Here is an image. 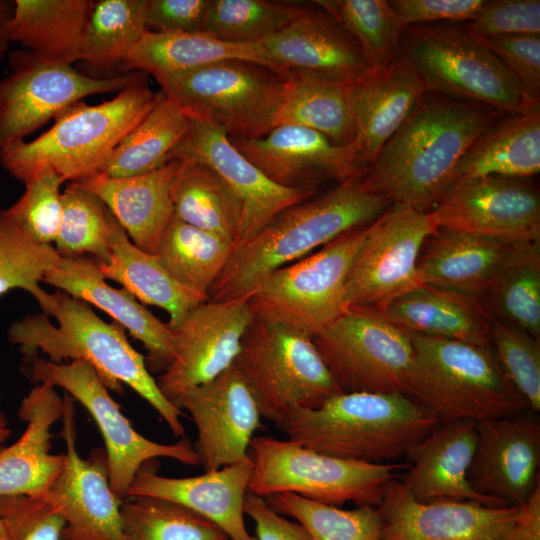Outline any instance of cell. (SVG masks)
I'll return each mask as SVG.
<instances>
[{"instance_id": "1", "label": "cell", "mask_w": 540, "mask_h": 540, "mask_svg": "<svg viewBox=\"0 0 540 540\" xmlns=\"http://www.w3.org/2000/svg\"><path fill=\"white\" fill-rule=\"evenodd\" d=\"M500 111L426 92L359 174L363 186L391 204L429 212L453 182L473 142L499 120Z\"/></svg>"}, {"instance_id": "2", "label": "cell", "mask_w": 540, "mask_h": 540, "mask_svg": "<svg viewBox=\"0 0 540 540\" xmlns=\"http://www.w3.org/2000/svg\"><path fill=\"white\" fill-rule=\"evenodd\" d=\"M34 299L43 313L27 315L8 329V340L26 361L39 352L54 363L82 360L109 390L122 393L123 384L129 386L157 411L174 436H184L182 410L163 395L124 328L105 322L88 303L60 290L43 289Z\"/></svg>"}, {"instance_id": "3", "label": "cell", "mask_w": 540, "mask_h": 540, "mask_svg": "<svg viewBox=\"0 0 540 540\" xmlns=\"http://www.w3.org/2000/svg\"><path fill=\"white\" fill-rule=\"evenodd\" d=\"M359 174L284 209L255 236L236 244L209 291L210 300L249 296L273 271L377 219L391 203L368 191Z\"/></svg>"}, {"instance_id": "4", "label": "cell", "mask_w": 540, "mask_h": 540, "mask_svg": "<svg viewBox=\"0 0 540 540\" xmlns=\"http://www.w3.org/2000/svg\"><path fill=\"white\" fill-rule=\"evenodd\" d=\"M402 393L340 392L292 411L276 427L307 448L369 463H393L439 423Z\"/></svg>"}, {"instance_id": "5", "label": "cell", "mask_w": 540, "mask_h": 540, "mask_svg": "<svg viewBox=\"0 0 540 540\" xmlns=\"http://www.w3.org/2000/svg\"><path fill=\"white\" fill-rule=\"evenodd\" d=\"M161 96L140 77L111 100L97 105L76 102L32 141L19 140L0 151V163L25 183L50 169L65 181L79 182L102 171L121 140Z\"/></svg>"}, {"instance_id": "6", "label": "cell", "mask_w": 540, "mask_h": 540, "mask_svg": "<svg viewBox=\"0 0 540 540\" xmlns=\"http://www.w3.org/2000/svg\"><path fill=\"white\" fill-rule=\"evenodd\" d=\"M409 335L414 357L406 395L432 411L440 422H481L528 410L490 346Z\"/></svg>"}, {"instance_id": "7", "label": "cell", "mask_w": 540, "mask_h": 540, "mask_svg": "<svg viewBox=\"0 0 540 540\" xmlns=\"http://www.w3.org/2000/svg\"><path fill=\"white\" fill-rule=\"evenodd\" d=\"M249 449V493L263 498L292 493L335 506H378L386 485L408 465L343 459L272 436L254 437Z\"/></svg>"}, {"instance_id": "8", "label": "cell", "mask_w": 540, "mask_h": 540, "mask_svg": "<svg viewBox=\"0 0 540 540\" xmlns=\"http://www.w3.org/2000/svg\"><path fill=\"white\" fill-rule=\"evenodd\" d=\"M234 364L262 418L275 424L294 410L315 407L341 392L312 337L259 317L248 326Z\"/></svg>"}, {"instance_id": "9", "label": "cell", "mask_w": 540, "mask_h": 540, "mask_svg": "<svg viewBox=\"0 0 540 540\" xmlns=\"http://www.w3.org/2000/svg\"><path fill=\"white\" fill-rule=\"evenodd\" d=\"M155 79L190 118L214 125L231 139H256L273 128L282 79L266 66L225 60Z\"/></svg>"}, {"instance_id": "10", "label": "cell", "mask_w": 540, "mask_h": 540, "mask_svg": "<svg viewBox=\"0 0 540 540\" xmlns=\"http://www.w3.org/2000/svg\"><path fill=\"white\" fill-rule=\"evenodd\" d=\"M367 226L267 275L248 296L253 315L312 338L321 332L348 309L346 277Z\"/></svg>"}, {"instance_id": "11", "label": "cell", "mask_w": 540, "mask_h": 540, "mask_svg": "<svg viewBox=\"0 0 540 540\" xmlns=\"http://www.w3.org/2000/svg\"><path fill=\"white\" fill-rule=\"evenodd\" d=\"M406 58L426 92L466 98L500 112L530 109L522 90L500 60L464 28L412 25L405 28Z\"/></svg>"}, {"instance_id": "12", "label": "cell", "mask_w": 540, "mask_h": 540, "mask_svg": "<svg viewBox=\"0 0 540 540\" xmlns=\"http://www.w3.org/2000/svg\"><path fill=\"white\" fill-rule=\"evenodd\" d=\"M312 339L341 392L406 394L411 338L378 308L349 307Z\"/></svg>"}, {"instance_id": "13", "label": "cell", "mask_w": 540, "mask_h": 540, "mask_svg": "<svg viewBox=\"0 0 540 540\" xmlns=\"http://www.w3.org/2000/svg\"><path fill=\"white\" fill-rule=\"evenodd\" d=\"M28 362H31L28 375L33 382L64 389L90 413L105 443L110 486L121 501L128 498L129 487L138 471L152 459L164 457L191 466L200 464L188 439L162 444L136 431L96 371L86 362L54 363L42 357Z\"/></svg>"}, {"instance_id": "14", "label": "cell", "mask_w": 540, "mask_h": 540, "mask_svg": "<svg viewBox=\"0 0 540 540\" xmlns=\"http://www.w3.org/2000/svg\"><path fill=\"white\" fill-rule=\"evenodd\" d=\"M9 65L10 73L0 80V151L85 97L119 92L140 77L138 72L91 77L27 49L11 52Z\"/></svg>"}, {"instance_id": "15", "label": "cell", "mask_w": 540, "mask_h": 540, "mask_svg": "<svg viewBox=\"0 0 540 540\" xmlns=\"http://www.w3.org/2000/svg\"><path fill=\"white\" fill-rule=\"evenodd\" d=\"M437 229L428 212L392 203L367 226L345 282L349 307H382L421 286L417 260Z\"/></svg>"}, {"instance_id": "16", "label": "cell", "mask_w": 540, "mask_h": 540, "mask_svg": "<svg viewBox=\"0 0 540 540\" xmlns=\"http://www.w3.org/2000/svg\"><path fill=\"white\" fill-rule=\"evenodd\" d=\"M175 159L193 160L207 166L224 184L239 210L236 244L249 240L281 211L317 192V188H287L274 183L222 130L196 118H190L188 131L170 153L168 162Z\"/></svg>"}, {"instance_id": "17", "label": "cell", "mask_w": 540, "mask_h": 540, "mask_svg": "<svg viewBox=\"0 0 540 540\" xmlns=\"http://www.w3.org/2000/svg\"><path fill=\"white\" fill-rule=\"evenodd\" d=\"M248 296L202 302L172 329L174 356L156 379L163 395L172 400L230 368L253 320Z\"/></svg>"}, {"instance_id": "18", "label": "cell", "mask_w": 540, "mask_h": 540, "mask_svg": "<svg viewBox=\"0 0 540 540\" xmlns=\"http://www.w3.org/2000/svg\"><path fill=\"white\" fill-rule=\"evenodd\" d=\"M65 465L43 497L65 520L63 540H122L121 501L113 492L104 450L87 459L76 448L74 399L63 396Z\"/></svg>"}, {"instance_id": "19", "label": "cell", "mask_w": 540, "mask_h": 540, "mask_svg": "<svg viewBox=\"0 0 540 540\" xmlns=\"http://www.w3.org/2000/svg\"><path fill=\"white\" fill-rule=\"evenodd\" d=\"M428 213L437 228L540 241V196L522 179L489 176L454 182Z\"/></svg>"}, {"instance_id": "20", "label": "cell", "mask_w": 540, "mask_h": 540, "mask_svg": "<svg viewBox=\"0 0 540 540\" xmlns=\"http://www.w3.org/2000/svg\"><path fill=\"white\" fill-rule=\"evenodd\" d=\"M172 403L186 410L197 429L194 446L205 471L238 463L250 456L261 413L245 378L233 364L214 379L191 388Z\"/></svg>"}, {"instance_id": "21", "label": "cell", "mask_w": 540, "mask_h": 540, "mask_svg": "<svg viewBox=\"0 0 540 540\" xmlns=\"http://www.w3.org/2000/svg\"><path fill=\"white\" fill-rule=\"evenodd\" d=\"M468 471L473 490L501 506H521L540 486V423L536 413L476 423Z\"/></svg>"}, {"instance_id": "22", "label": "cell", "mask_w": 540, "mask_h": 540, "mask_svg": "<svg viewBox=\"0 0 540 540\" xmlns=\"http://www.w3.org/2000/svg\"><path fill=\"white\" fill-rule=\"evenodd\" d=\"M230 141L266 177L287 188L318 189L327 181L344 182L363 169L351 145L335 144L303 126L279 125L256 139Z\"/></svg>"}, {"instance_id": "23", "label": "cell", "mask_w": 540, "mask_h": 540, "mask_svg": "<svg viewBox=\"0 0 540 540\" xmlns=\"http://www.w3.org/2000/svg\"><path fill=\"white\" fill-rule=\"evenodd\" d=\"M377 508L382 521L380 540H495L520 506L421 502L393 479L386 485Z\"/></svg>"}, {"instance_id": "24", "label": "cell", "mask_w": 540, "mask_h": 540, "mask_svg": "<svg viewBox=\"0 0 540 540\" xmlns=\"http://www.w3.org/2000/svg\"><path fill=\"white\" fill-rule=\"evenodd\" d=\"M256 43L278 74L297 71L353 82L369 68L356 40L324 10L304 9L289 25Z\"/></svg>"}, {"instance_id": "25", "label": "cell", "mask_w": 540, "mask_h": 540, "mask_svg": "<svg viewBox=\"0 0 540 540\" xmlns=\"http://www.w3.org/2000/svg\"><path fill=\"white\" fill-rule=\"evenodd\" d=\"M251 457L204 474L172 478L147 463L136 474L128 497H154L178 503L215 524L228 540H257L246 528L244 503L252 475Z\"/></svg>"}, {"instance_id": "26", "label": "cell", "mask_w": 540, "mask_h": 540, "mask_svg": "<svg viewBox=\"0 0 540 540\" xmlns=\"http://www.w3.org/2000/svg\"><path fill=\"white\" fill-rule=\"evenodd\" d=\"M476 423L471 420L439 422L409 451L408 465L399 481L414 499L508 507L477 494L469 482L468 471L477 442Z\"/></svg>"}, {"instance_id": "27", "label": "cell", "mask_w": 540, "mask_h": 540, "mask_svg": "<svg viewBox=\"0 0 540 540\" xmlns=\"http://www.w3.org/2000/svg\"><path fill=\"white\" fill-rule=\"evenodd\" d=\"M42 282L112 317L143 344L153 370L163 371L173 359L174 337L168 323L158 319L124 288L109 285L100 271L99 262L92 257H61Z\"/></svg>"}, {"instance_id": "28", "label": "cell", "mask_w": 540, "mask_h": 540, "mask_svg": "<svg viewBox=\"0 0 540 540\" xmlns=\"http://www.w3.org/2000/svg\"><path fill=\"white\" fill-rule=\"evenodd\" d=\"M64 399L56 388L37 384L23 398L18 417L26 423L19 439L0 449V497L43 498L62 472L65 454H52V426L62 417Z\"/></svg>"}, {"instance_id": "29", "label": "cell", "mask_w": 540, "mask_h": 540, "mask_svg": "<svg viewBox=\"0 0 540 540\" xmlns=\"http://www.w3.org/2000/svg\"><path fill=\"white\" fill-rule=\"evenodd\" d=\"M426 93L410 62L401 56L382 68H368L353 82L352 148L360 165H370Z\"/></svg>"}, {"instance_id": "30", "label": "cell", "mask_w": 540, "mask_h": 540, "mask_svg": "<svg viewBox=\"0 0 540 540\" xmlns=\"http://www.w3.org/2000/svg\"><path fill=\"white\" fill-rule=\"evenodd\" d=\"M516 242L437 228L421 247L418 280L421 285L484 298Z\"/></svg>"}, {"instance_id": "31", "label": "cell", "mask_w": 540, "mask_h": 540, "mask_svg": "<svg viewBox=\"0 0 540 540\" xmlns=\"http://www.w3.org/2000/svg\"><path fill=\"white\" fill-rule=\"evenodd\" d=\"M178 165L179 160H171L150 173L128 178L99 172L73 183L103 201L135 246L156 254L174 215L171 183Z\"/></svg>"}, {"instance_id": "32", "label": "cell", "mask_w": 540, "mask_h": 540, "mask_svg": "<svg viewBox=\"0 0 540 540\" xmlns=\"http://www.w3.org/2000/svg\"><path fill=\"white\" fill-rule=\"evenodd\" d=\"M378 309L408 333L490 346L493 317L482 297L421 285Z\"/></svg>"}, {"instance_id": "33", "label": "cell", "mask_w": 540, "mask_h": 540, "mask_svg": "<svg viewBox=\"0 0 540 540\" xmlns=\"http://www.w3.org/2000/svg\"><path fill=\"white\" fill-rule=\"evenodd\" d=\"M110 258L99 267L105 279L119 283L143 305H153L169 315L168 325L176 327L198 304L210 297L197 293L175 280L156 254L135 246L109 211Z\"/></svg>"}, {"instance_id": "34", "label": "cell", "mask_w": 540, "mask_h": 540, "mask_svg": "<svg viewBox=\"0 0 540 540\" xmlns=\"http://www.w3.org/2000/svg\"><path fill=\"white\" fill-rule=\"evenodd\" d=\"M282 90L273 127L298 125L338 145L354 136L353 82H337L297 71H282Z\"/></svg>"}, {"instance_id": "35", "label": "cell", "mask_w": 540, "mask_h": 540, "mask_svg": "<svg viewBox=\"0 0 540 540\" xmlns=\"http://www.w3.org/2000/svg\"><path fill=\"white\" fill-rule=\"evenodd\" d=\"M225 60H242L271 69L257 43L220 40L209 33L156 32L147 30L136 43L116 57L125 69L154 76L182 72Z\"/></svg>"}, {"instance_id": "36", "label": "cell", "mask_w": 540, "mask_h": 540, "mask_svg": "<svg viewBox=\"0 0 540 540\" xmlns=\"http://www.w3.org/2000/svg\"><path fill=\"white\" fill-rule=\"evenodd\" d=\"M540 171V109L498 120L459 161L453 182L500 176L524 179Z\"/></svg>"}, {"instance_id": "37", "label": "cell", "mask_w": 540, "mask_h": 540, "mask_svg": "<svg viewBox=\"0 0 540 540\" xmlns=\"http://www.w3.org/2000/svg\"><path fill=\"white\" fill-rule=\"evenodd\" d=\"M92 0H15L10 41L53 62L81 61V45Z\"/></svg>"}, {"instance_id": "38", "label": "cell", "mask_w": 540, "mask_h": 540, "mask_svg": "<svg viewBox=\"0 0 540 540\" xmlns=\"http://www.w3.org/2000/svg\"><path fill=\"white\" fill-rule=\"evenodd\" d=\"M189 124L184 110L161 91L156 104L116 146L100 173L128 178L162 167L187 133Z\"/></svg>"}, {"instance_id": "39", "label": "cell", "mask_w": 540, "mask_h": 540, "mask_svg": "<svg viewBox=\"0 0 540 540\" xmlns=\"http://www.w3.org/2000/svg\"><path fill=\"white\" fill-rule=\"evenodd\" d=\"M235 243L172 217L156 252L166 271L185 287L209 296Z\"/></svg>"}, {"instance_id": "40", "label": "cell", "mask_w": 540, "mask_h": 540, "mask_svg": "<svg viewBox=\"0 0 540 540\" xmlns=\"http://www.w3.org/2000/svg\"><path fill=\"white\" fill-rule=\"evenodd\" d=\"M171 198L174 217L237 243V204L221 180L207 166L193 160H179L171 183Z\"/></svg>"}, {"instance_id": "41", "label": "cell", "mask_w": 540, "mask_h": 540, "mask_svg": "<svg viewBox=\"0 0 540 540\" xmlns=\"http://www.w3.org/2000/svg\"><path fill=\"white\" fill-rule=\"evenodd\" d=\"M493 319L540 337V241H518L484 296Z\"/></svg>"}, {"instance_id": "42", "label": "cell", "mask_w": 540, "mask_h": 540, "mask_svg": "<svg viewBox=\"0 0 540 540\" xmlns=\"http://www.w3.org/2000/svg\"><path fill=\"white\" fill-rule=\"evenodd\" d=\"M315 3L334 17L356 40L369 68L397 61L405 26L386 0H318Z\"/></svg>"}, {"instance_id": "43", "label": "cell", "mask_w": 540, "mask_h": 540, "mask_svg": "<svg viewBox=\"0 0 540 540\" xmlns=\"http://www.w3.org/2000/svg\"><path fill=\"white\" fill-rule=\"evenodd\" d=\"M122 540H226L215 524L169 500L128 497L121 505Z\"/></svg>"}, {"instance_id": "44", "label": "cell", "mask_w": 540, "mask_h": 540, "mask_svg": "<svg viewBox=\"0 0 540 540\" xmlns=\"http://www.w3.org/2000/svg\"><path fill=\"white\" fill-rule=\"evenodd\" d=\"M265 500L278 513L299 522L313 540H380L382 521L377 506L347 510L292 493Z\"/></svg>"}, {"instance_id": "45", "label": "cell", "mask_w": 540, "mask_h": 540, "mask_svg": "<svg viewBox=\"0 0 540 540\" xmlns=\"http://www.w3.org/2000/svg\"><path fill=\"white\" fill-rule=\"evenodd\" d=\"M147 0H98L91 7L81 45V61L94 66L116 63L117 54L148 30Z\"/></svg>"}, {"instance_id": "46", "label": "cell", "mask_w": 540, "mask_h": 540, "mask_svg": "<svg viewBox=\"0 0 540 540\" xmlns=\"http://www.w3.org/2000/svg\"><path fill=\"white\" fill-rule=\"evenodd\" d=\"M61 220L55 249L61 257L91 255L106 263L111 254L109 210L94 193L71 182L61 194Z\"/></svg>"}, {"instance_id": "47", "label": "cell", "mask_w": 540, "mask_h": 540, "mask_svg": "<svg viewBox=\"0 0 540 540\" xmlns=\"http://www.w3.org/2000/svg\"><path fill=\"white\" fill-rule=\"evenodd\" d=\"M303 10L287 2L211 0L205 32L227 42L256 43L289 25Z\"/></svg>"}, {"instance_id": "48", "label": "cell", "mask_w": 540, "mask_h": 540, "mask_svg": "<svg viewBox=\"0 0 540 540\" xmlns=\"http://www.w3.org/2000/svg\"><path fill=\"white\" fill-rule=\"evenodd\" d=\"M60 258L53 245L37 242L0 211V297L22 289L35 298L43 290V277Z\"/></svg>"}, {"instance_id": "49", "label": "cell", "mask_w": 540, "mask_h": 540, "mask_svg": "<svg viewBox=\"0 0 540 540\" xmlns=\"http://www.w3.org/2000/svg\"><path fill=\"white\" fill-rule=\"evenodd\" d=\"M490 347L529 411H540V342L525 330L493 319Z\"/></svg>"}, {"instance_id": "50", "label": "cell", "mask_w": 540, "mask_h": 540, "mask_svg": "<svg viewBox=\"0 0 540 540\" xmlns=\"http://www.w3.org/2000/svg\"><path fill=\"white\" fill-rule=\"evenodd\" d=\"M64 182L57 173L45 169L24 183V193L4 212L34 240L52 245L61 220V185Z\"/></svg>"}, {"instance_id": "51", "label": "cell", "mask_w": 540, "mask_h": 540, "mask_svg": "<svg viewBox=\"0 0 540 540\" xmlns=\"http://www.w3.org/2000/svg\"><path fill=\"white\" fill-rule=\"evenodd\" d=\"M475 38L489 49L515 78L528 107L540 109V36L526 34Z\"/></svg>"}, {"instance_id": "52", "label": "cell", "mask_w": 540, "mask_h": 540, "mask_svg": "<svg viewBox=\"0 0 540 540\" xmlns=\"http://www.w3.org/2000/svg\"><path fill=\"white\" fill-rule=\"evenodd\" d=\"M0 517L9 528L11 540H63L65 520L43 498L0 497Z\"/></svg>"}, {"instance_id": "53", "label": "cell", "mask_w": 540, "mask_h": 540, "mask_svg": "<svg viewBox=\"0 0 540 540\" xmlns=\"http://www.w3.org/2000/svg\"><path fill=\"white\" fill-rule=\"evenodd\" d=\"M475 37L540 35L539 0L486 1L464 28Z\"/></svg>"}, {"instance_id": "54", "label": "cell", "mask_w": 540, "mask_h": 540, "mask_svg": "<svg viewBox=\"0 0 540 540\" xmlns=\"http://www.w3.org/2000/svg\"><path fill=\"white\" fill-rule=\"evenodd\" d=\"M211 0H147L146 25L156 32H205Z\"/></svg>"}, {"instance_id": "55", "label": "cell", "mask_w": 540, "mask_h": 540, "mask_svg": "<svg viewBox=\"0 0 540 540\" xmlns=\"http://www.w3.org/2000/svg\"><path fill=\"white\" fill-rule=\"evenodd\" d=\"M392 9L405 26L435 21L473 20L485 5L483 0H393Z\"/></svg>"}, {"instance_id": "56", "label": "cell", "mask_w": 540, "mask_h": 540, "mask_svg": "<svg viewBox=\"0 0 540 540\" xmlns=\"http://www.w3.org/2000/svg\"><path fill=\"white\" fill-rule=\"evenodd\" d=\"M244 513L254 523L257 540H313L299 522L278 513L263 497L248 493Z\"/></svg>"}, {"instance_id": "57", "label": "cell", "mask_w": 540, "mask_h": 540, "mask_svg": "<svg viewBox=\"0 0 540 540\" xmlns=\"http://www.w3.org/2000/svg\"><path fill=\"white\" fill-rule=\"evenodd\" d=\"M495 540H540V486Z\"/></svg>"}, {"instance_id": "58", "label": "cell", "mask_w": 540, "mask_h": 540, "mask_svg": "<svg viewBox=\"0 0 540 540\" xmlns=\"http://www.w3.org/2000/svg\"><path fill=\"white\" fill-rule=\"evenodd\" d=\"M13 11V1L0 0V59L3 57L10 42L9 21Z\"/></svg>"}, {"instance_id": "59", "label": "cell", "mask_w": 540, "mask_h": 540, "mask_svg": "<svg viewBox=\"0 0 540 540\" xmlns=\"http://www.w3.org/2000/svg\"><path fill=\"white\" fill-rule=\"evenodd\" d=\"M11 433L12 430L9 426L8 419L5 413L0 410V449L3 447V444L6 442V440L10 437Z\"/></svg>"}, {"instance_id": "60", "label": "cell", "mask_w": 540, "mask_h": 540, "mask_svg": "<svg viewBox=\"0 0 540 540\" xmlns=\"http://www.w3.org/2000/svg\"><path fill=\"white\" fill-rule=\"evenodd\" d=\"M0 540H11L9 528L6 522L0 517Z\"/></svg>"}, {"instance_id": "61", "label": "cell", "mask_w": 540, "mask_h": 540, "mask_svg": "<svg viewBox=\"0 0 540 540\" xmlns=\"http://www.w3.org/2000/svg\"><path fill=\"white\" fill-rule=\"evenodd\" d=\"M226 540H228V539H226Z\"/></svg>"}]
</instances>
